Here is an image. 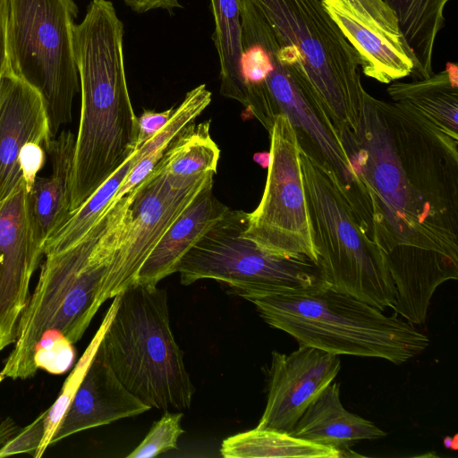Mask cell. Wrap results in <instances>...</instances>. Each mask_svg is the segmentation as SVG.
<instances>
[{
  "label": "cell",
  "mask_w": 458,
  "mask_h": 458,
  "mask_svg": "<svg viewBox=\"0 0 458 458\" xmlns=\"http://www.w3.org/2000/svg\"><path fill=\"white\" fill-rule=\"evenodd\" d=\"M394 103L458 140L457 66L448 63L444 71L411 82H394L387 88Z\"/></svg>",
  "instance_id": "44dd1931"
},
{
  "label": "cell",
  "mask_w": 458,
  "mask_h": 458,
  "mask_svg": "<svg viewBox=\"0 0 458 458\" xmlns=\"http://www.w3.org/2000/svg\"><path fill=\"white\" fill-rule=\"evenodd\" d=\"M214 174L175 176L156 165L131 191L126 224L103 286L104 302L136 282L151 251L199 192L213 183Z\"/></svg>",
  "instance_id": "8fae6325"
},
{
  "label": "cell",
  "mask_w": 458,
  "mask_h": 458,
  "mask_svg": "<svg viewBox=\"0 0 458 458\" xmlns=\"http://www.w3.org/2000/svg\"><path fill=\"white\" fill-rule=\"evenodd\" d=\"M5 378V377L0 372V384Z\"/></svg>",
  "instance_id": "e575fe53"
},
{
  "label": "cell",
  "mask_w": 458,
  "mask_h": 458,
  "mask_svg": "<svg viewBox=\"0 0 458 458\" xmlns=\"http://www.w3.org/2000/svg\"><path fill=\"white\" fill-rule=\"evenodd\" d=\"M137 13H144L151 10L162 9L174 13L175 9L182 8L178 0H123Z\"/></svg>",
  "instance_id": "d6a6232c"
},
{
  "label": "cell",
  "mask_w": 458,
  "mask_h": 458,
  "mask_svg": "<svg viewBox=\"0 0 458 458\" xmlns=\"http://www.w3.org/2000/svg\"><path fill=\"white\" fill-rule=\"evenodd\" d=\"M51 139L41 95L6 70L0 80V201L24 182L19 160L25 146L46 148Z\"/></svg>",
  "instance_id": "9a60e30c"
},
{
  "label": "cell",
  "mask_w": 458,
  "mask_h": 458,
  "mask_svg": "<svg viewBox=\"0 0 458 458\" xmlns=\"http://www.w3.org/2000/svg\"><path fill=\"white\" fill-rule=\"evenodd\" d=\"M183 414L169 412L155 421L141 443L127 458H150L177 448L179 437L184 432L181 426Z\"/></svg>",
  "instance_id": "83f0119b"
},
{
  "label": "cell",
  "mask_w": 458,
  "mask_h": 458,
  "mask_svg": "<svg viewBox=\"0 0 458 458\" xmlns=\"http://www.w3.org/2000/svg\"><path fill=\"white\" fill-rule=\"evenodd\" d=\"M247 220V212L229 209L180 261L176 272L181 284L213 279L226 284L239 296L329 285L310 259L272 254L245 237Z\"/></svg>",
  "instance_id": "9c48e42d"
},
{
  "label": "cell",
  "mask_w": 458,
  "mask_h": 458,
  "mask_svg": "<svg viewBox=\"0 0 458 458\" xmlns=\"http://www.w3.org/2000/svg\"><path fill=\"white\" fill-rule=\"evenodd\" d=\"M270 56L264 82L267 100L260 123L269 131L276 115H285L297 138L300 149L317 164L330 170L347 191L353 180L350 160L345 154L331 117L306 82L274 51V38L268 32L257 36Z\"/></svg>",
  "instance_id": "7c38bea8"
},
{
  "label": "cell",
  "mask_w": 458,
  "mask_h": 458,
  "mask_svg": "<svg viewBox=\"0 0 458 458\" xmlns=\"http://www.w3.org/2000/svg\"><path fill=\"white\" fill-rule=\"evenodd\" d=\"M210 8L215 22L211 38L220 64V93L241 103L243 95L241 3L240 0H210Z\"/></svg>",
  "instance_id": "603a6c76"
},
{
  "label": "cell",
  "mask_w": 458,
  "mask_h": 458,
  "mask_svg": "<svg viewBox=\"0 0 458 458\" xmlns=\"http://www.w3.org/2000/svg\"><path fill=\"white\" fill-rule=\"evenodd\" d=\"M321 3L355 50L366 76L390 83L412 73L414 59L403 37L377 28L347 0H321Z\"/></svg>",
  "instance_id": "e0dca14e"
},
{
  "label": "cell",
  "mask_w": 458,
  "mask_h": 458,
  "mask_svg": "<svg viewBox=\"0 0 458 458\" xmlns=\"http://www.w3.org/2000/svg\"><path fill=\"white\" fill-rule=\"evenodd\" d=\"M73 0H7V71L41 95L51 137L72 120L80 79L73 47Z\"/></svg>",
  "instance_id": "ba28073f"
},
{
  "label": "cell",
  "mask_w": 458,
  "mask_h": 458,
  "mask_svg": "<svg viewBox=\"0 0 458 458\" xmlns=\"http://www.w3.org/2000/svg\"><path fill=\"white\" fill-rule=\"evenodd\" d=\"M174 108L175 106L162 112L145 110L137 117L136 150L165 126L173 115Z\"/></svg>",
  "instance_id": "1f68e13d"
},
{
  "label": "cell",
  "mask_w": 458,
  "mask_h": 458,
  "mask_svg": "<svg viewBox=\"0 0 458 458\" xmlns=\"http://www.w3.org/2000/svg\"><path fill=\"white\" fill-rule=\"evenodd\" d=\"M382 1L395 13L401 34L412 54L415 66L411 76L413 80L431 76L435 43L449 0Z\"/></svg>",
  "instance_id": "7402d4cb"
},
{
  "label": "cell",
  "mask_w": 458,
  "mask_h": 458,
  "mask_svg": "<svg viewBox=\"0 0 458 458\" xmlns=\"http://www.w3.org/2000/svg\"><path fill=\"white\" fill-rule=\"evenodd\" d=\"M119 299V294L114 297V301L108 308L93 339L65 381L56 401L49 409H47L44 437L34 456L35 458H40L44 454L47 448L50 445V441L54 433L58 428L65 411H67L72 400L73 395L75 394L80 384L81 383L95 357L101 339L115 313Z\"/></svg>",
  "instance_id": "4316f807"
},
{
  "label": "cell",
  "mask_w": 458,
  "mask_h": 458,
  "mask_svg": "<svg viewBox=\"0 0 458 458\" xmlns=\"http://www.w3.org/2000/svg\"><path fill=\"white\" fill-rule=\"evenodd\" d=\"M212 188L213 183L205 187L171 225L141 266L135 283L156 286L176 272L184 255L227 213L230 208L214 196Z\"/></svg>",
  "instance_id": "ac0fdd59"
},
{
  "label": "cell",
  "mask_w": 458,
  "mask_h": 458,
  "mask_svg": "<svg viewBox=\"0 0 458 458\" xmlns=\"http://www.w3.org/2000/svg\"><path fill=\"white\" fill-rule=\"evenodd\" d=\"M140 161L133 152L65 222L55 230L43 246V256L68 248L79 242L109 208V206L131 168Z\"/></svg>",
  "instance_id": "d4e9b609"
},
{
  "label": "cell",
  "mask_w": 458,
  "mask_h": 458,
  "mask_svg": "<svg viewBox=\"0 0 458 458\" xmlns=\"http://www.w3.org/2000/svg\"><path fill=\"white\" fill-rule=\"evenodd\" d=\"M340 140L395 287L394 314L424 324L437 288L458 279V140L367 91L358 128Z\"/></svg>",
  "instance_id": "6da1fadb"
},
{
  "label": "cell",
  "mask_w": 458,
  "mask_h": 458,
  "mask_svg": "<svg viewBox=\"0 0 458 458\" xmlns=\"http://www.w3.org/2000/svg\"><path fill=\"white\" fill-rule=\"evenodd\" d=\"M123 36V23L109 0H91L73 28L81 106L71 213L136 151L137 116L127 87Z\"/></svg>",
  "instance_id": "3957f363"
},
{
  "label": "cell",
  "mask_w": 458,
  "mask_h": 458,
  "mask_svg": "<svg viewBox=\"0 0 458 458\" xmlns=\"http://www.w3.org/2000/svg\"><path fill=\"white\" fill-rule=\"evenodd\" d=\"M340 369L339 355L315 347L299 345L290 354L273 351L267 405L257 428L290 434Z\"/></svg>",
  "instance_id": "5bb4252c"
},
{
  "label": "cell",
  "mask_w": 458,
  "mask_h": 458,
  "mask_svg": "<svg viewBox=\"0 0 458 458\" xmlns=\"http://www.w3.org/2000/svg\"><path fill=\"white\" fill-rule=\"evenodd\" d=\"M42 257L23 182L0 201V351L15 342L30 280Z\"/></svg>",
  "instance_id": "4fadbf2b"
},
{
  "label": "cell",
  "mask_w": 458,
  "mask_h": 458,
  "mask_svg": "<svg viewBox=\"0 0 458 458\" xmlns=\"http://www.w3.org/2000/svg\"><path fill=\"white\" fill-rule=\"evenodd\" d=\"M47 414V410L0 447V457L17 454H30L35 456L44 437Z\"/></svg>",
  "instance_id": "f1b7e54d"
},
{
  "label": "cell",
  "mask_w": 458,
  "mask_h": 458,
  "mask_svg": "<svg viewBox=\"0 0 458 458\" xmlns=\"http://www.w3.org/2000/svg\"><path fill=\"white\" fill-rule=\"evenodd\" d=\"M150 410L132 394L114 371L94 357L50 445L75 433L106 425Z\"/></svg>",
  "instance_id": "2e32d148"
},
{
  "label": "cell",
  "mask_w": 458,
  "mask_h": 458,
  "mask_svg": "<svg viewBox=\"0 0 458 458\" xmlns=\"http://www.w3.org/2000/svg\"><path fill=\"white\" fill-rule=\"evenodd\" d=\"M220 453L225 458H339V452L333 447L257 427L225 439Z\"/></svg>",
  "instance_id": "cb8c5ba5"
},
{
  "label": "cell",
  "mask_w": 458,
  "mask_h": 458,
  "mask_svg": "<svg viewBox=\"0 0 458 458\" xmlns=\"http://www.w3.org/2000/svg\"><path fill=\"white\" fill-rule=\"evenodd\" d=\"M266 186L248 213L243 235L275 255L306 258L317 264L304 198L300 148L288 118L276 115L271 130Z\"/></svg>",
  "instance_id": "30bf717a"
},
{
  "label": "cell",
  "mask_w": 458,
  "mask_h": 458,
  "mask_svg": "<svg viewBox=\"0 0 458 458\" xmlns=\"http://www.w3.org/2000/svg\"><path fill=\"white\" fill-rule=\"evenodd\" d=\"M165 151L149 153L134 165L118 188L110 206L126 196L148 176L158 164ZM109 206V207H110Z\"/></svg>",
  "instance_id": "f546056e"
},
{
  "label": "cell",
  "mask_w": 458,
  "mask_h": 458,
  "mask_svg": "<svg viewBox=\"0 0 458 458\" xmlns=\"http://www.w3.org/2000/svg\"><path fill=\"white\" fill-rule=\"evenodd\" d=\"M19 432L15 422L8 418L0 424V447Z\"/></svg>",
  "instance_id": "836d02e7"
},
{
  "label": "cell",
  "mask_w": 458,
  "mask_h": 458,
  "mask_svg": "<svg viewBox=\"0 0 458 458\" xmlns=\"http://www.w3.org/2000/svg\"><path fill=\"white\" fill-rule=\"evenodd\" d=\"M292 436L336 449L339 457L361 456L352 443L386 435L372 421L348 411L340 400V386L330 383L307 407L290 433Z\"/></svg>",
  "instance_id": "ffe728a7"
},
{
  "label": "cell",
  "mask_w": 458,
  "mask_h": 458,
  "mask_svg": "<svg viewBox=\"0 0 458 458\" xmlns=\"http://www.w3.org/2000/svg\"><path fill=\"white\" fill-rule=\"evenodd\" d=\"M278 41L296 48L304 79L335 123L339 138L356 131L364 94L358 55L321 0H251Z\"/></svg>",
  "instance_id": "52a82bcc"
},
{
  "label": "cell",
  "mask_w": 458,
  "mask_h": 458,
  "mask_svg": "<svg viewBox=\"0 0 458 458\" xmlns=\"http://www.w3.org/2000/svg\"><path fill=\"white\" fill-rule=\"evenodd\" d=\"M76 137L62 131L51 139L47 156L52 165L49 176H37L27 190L28 207L36 236L44 246L47 238L71 215V183Z\"/></svg>",
  "instance_id": "d6986e66"
},
{
  "label": "cell",
  "mask_w": 458,
  "mask_h": 458,
  "mask_svg": "<svg viewBox=\"0 0 458 458\" xmlns=\"http://www.w3.org/2000/svg\"><path fill=\"white\" fill-rule=\"evenodd\" d=\"M46 157V148L39 143L31 142L23 148L19 163L27 190L32 186L38 172L43 168Z\"/></svg>",
  "instance_id": "4dcf8cb0"
},
{
  "label": "cell",
  "mask_w": 458,
  "mask_h": 458,
  "mask_svg": "<svg viewBox=\"0 0 458 458\" xmlns=\"http://www.w3.org/2000/svg\"><path fill=\"white\" fill-rule=\"evenodd\" d=\"M119 296L95 358L150 409H189L195 387L171 329L166 291L135 283Z\"/></svg>",
  "instance_id": "5b68a950"
},
{
  "label": "cell",
  "mask_w": 458,
  "mask_h": 458,
  "mask_svg": "<svg viewBox=\"0 0 458 458\" xmlns=\"http://www.w3.org/2000/svg\"><path fill=\"white\" fill-rule=\"evenodd\" d=\"M209 131L210 120L187 125L169 144L157 167L175 176L216 174L220 149Z\"/></svg>",
  "instance_id": "484cf974"
},
{
  "label": "cell",
  "mask_w": 458,
  "mask_h": 458,
  "mask_svg": "<svg viewBox=\"0 0 458 458\" xmlns=\"http://www.w3.org/2000/svg\"><path fill=\"white\" fill-rule=\"evenodd\" d=\"M131 201L128 193L110 206L79 242L44 255L38 283L18 322L14 346L0 371L5 377H33L38 371L36 355L75 352L73 344L104 303L105 279Z\"/></svg>",
  "instance_id": "7a4b0ae2"
},
{
  "label": "cell",
  "mask_w": 458,
  "mask_h": 458,
  "mask_svg": "<svg viewBox=\"0 0 458 458\" xmlns=\"http://www.w3.org/2000/svg\"><path fill=\"white\" fill-rule=\"evenodd\" d=\"M269 326L306 345L341 355L400 365L422 353L429 339L413 324L329 285L274 294H243Z\"/></svg>",
  "instance_id": "277c9868"
},
{
  "label": "cell",
  "mask_w": 458,
  "mask_h": 458,
  "mask_svg": "<svg viewBox=\"0 0 458 458\" xmlns=\"http://www.w3.org/2000/svg\"><path fill=\"white\" fill-rule=\"evenodd\" d=\"M310 234L329 286L384 311L396 291L373 233L346 187L300 149Z\"/></svg>",
  "instance_id": "8992f818"
}]
</instances>
